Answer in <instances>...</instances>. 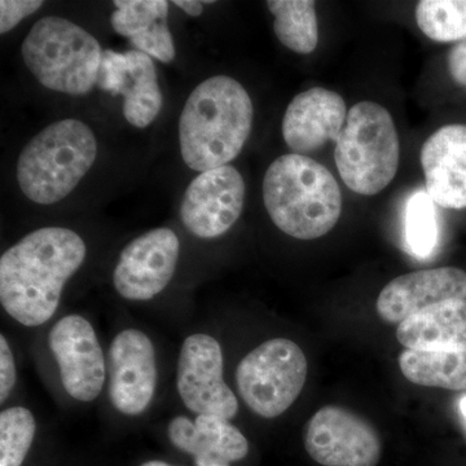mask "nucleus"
<instances>
[{
	"instance_id": "1",
	"label": "nucleus",
	"mask_w": 466,
	"mask_h": 466,
	"mask_svg": "<svg viewBox=\"0 0 466 466\" xmlns=\"http://www.w3.org/2000/svg\"><path fill=\"white\" fill-rule=\"evenodd\" d=\"M86 254L84 238L72 229L45 227L29 233L0 258L2 308L24 327L47 323Z\"/></svg>"
},
{
	"instance_id": "2",
	"label": "nucleus",
	"mask_w": 466,
	"mask_h": 466,
	"mask_svg": "<svg viewBox=\"0 0 466 466\" xmlns=\"http://www.w3.org/2000/svg\"><path fill=\"white\" fill-rule=\"evenodd\" d=\"M253 103L231 76H211L189 95L179 119L180 152L195 171L227 167L238 155L253 127Z\"/></svg>"
},
{
	"instance_id": "3",
	"label": "nucleus",
	"mask_w": 466,
	"mask_h": 466,
	"mask_svg": "<svg viewBox=\"0 0 466 466\" xmlns=\"http://www.w3.org/2000/svg\"><path fill=\"white\" fill-rule=\"evenodd\" d=\"M267 213L280 231L299 240H315L339 222L342 195L333 174L308 156L276 158L263 179Z\"/></svg>"
},
{
	"instance_id": "4",
	"label": "nucleus",
	"mask_w": 466,
	"mask_h": 466,
	"mask_svg": "<svg viewBox=\"0 0 466 466\" xmlns=\"http://www.w3.org/2000/svg\"><path fill=\"white\" fill-rule=\"evenodd\" d=\"M96 157V137L87 125L75 118L55 122L21 152L18 187L35 204H56L73 192Z\"/></svg>"
},
{
	"instance_id": "5",
	"label": "nucleus",
	"mask_w": 466,
	"mask_h": 466,
	"mask_svg": "<svg viewBox=\"0 0 466 466\" xmlns=\"http://www.w3.org/2000/svg\"><path fill=\"white\" fill-rule=\"evenodd\" d=\"M21 52L27 69L48 90L79 96L97 85L103 57L99 42L66 18L36 21Z\"/></svg>"
},
{
	"instance_id": "6",
	"label": "nucleus",
	"mask_w": 466,
	"mask_h": 466,
	"mask_svg": "<svg viewBox=\"0 0 466 466\" xmlns=\"http://www.w3.org/2000/svg\"><path fill=\"white\" fill-rule=\"evenodd\" d=\"M342 182L352 192L373 196L398 173L400 144L394 119L375 101H360L349 110L334 150Z\"/></svg>"
},
{
	"instance_id": "7",
	"label": "nucleus",
	"mask_w": 466,
	"mask_h": 466,
	"mask_svg": "<svg viewBox=\"0 0 466 466\" xmlns=\"http://www.w3.org/2000/svg\"><path fill=\"white\" fill-rule=\"evenodd\" d=\"M308 359L296 342L272 339L251 350L236 370V385L251 412L276 419L299 400L308 380Z\"/></svg>"
},
{
	"instance_id": "8",
	"label": "nucleus",
	"mask_w": 466,
	"mask_h": 466,
	"mask_svg": "<svg viewBox=\"0 0 466 466\" xmlns=\"http://www.w3.org/2000/svg\"><path fill=\"white\" fill-rule=\"evenodd\" d=\"M222 346L214 337L196 333L184 339L177 359V388L187 410L196 415L232 420L238 400L225 381Z\"/></svg>"
},
{
	"instance_id": "9",
	"label": "nucleus",
	"mask_w": 466,
	"mask_h": 466,
	"mask_svg": "<svg viewBox=\"0 0 466 466\" xmlns=\"http://www.w3.org/2000/svg\"><path fill=\"white\" fill-rule=\"evenodd\" d=\"M303 443L321 466H377L381 438L363 417L339 406L320 408L306 424Z\"/></svg>"
},
{
	"instance_id": "10",
	"label": "nucleus",
	"mask_w": 466,
	"mask_h": 466,
	"mask_svg": "<svg viewBox=\"0 0 466 466\" xmlns=\"http://www.w3.org/2000/svg\"><path fill=\"white\" fill-rule=\"evenodd\" d=\"M48 346L64 390L82 403L96 400L106 385L108 368L90 321L81 315L61 318L48 334Z\"/></svg>"
},
{
	"instance_id": "11",
	"label": "nucleus",
	"mask_w": 466,
	"mask_h": 466,
	"mask_svg": "<svg viewBox=\"0 0 466 466\" xmlns=\"http://www.w3.org/2000/svg\"><path fill=\"white\" fill-rule=\"evenodd\" d=\"M109 400L125 416H139L152 403L157 389V358L152 339L127 328L112 343L108 355Z\"/></svg>"
},
{
	"instance_id": "12",
	"label": "nucleus",
	"mask_w": 466,
	"mask_h": 466,
	"mask_svg": "<svg viewBox=\"0 0 466 466\" xmlns=\"http://www.w3.org/2000/svg\"><path fill=\"white\" fill-rule=\"evenodd\" d=\"M180 242L170 228H156L126 245L113 272L122 299L144 302L158 296L173 280Z\"/></svg>"
},
{
	"instance_id": "13",
	"label": "nucleus",
	"mask_w": 466,
	"mask_h": 466,
	"mask_svg": "<svg viewBox=\"0 0 466 466\" xmlns=\"http://www.w3.org/2000/svg\"><path fill=\"white\" fill-rule=\"evenodd\" d=\"M244 202V177L227 165L205 171L192 180L184 193L180 218L196 238H216L238 222Z\"/></svg>"
},
{
	"instance_id": "14",
	"label": "nucleus",
	"mask_w": 466,
	"mask_h": 466,
	"mask_svg": "<svg viewBox=\"0 0 466 466\" xmlns=\"http://www.w3.org/2000/svg\"><path fill=\"white\" fill-rule=\"evenodd\" d=\"M97 86L113 96H124V116L134 127H148L161 112L164 99L157 70L152 57L143 52L103 51Z\"/></svg>"
},
{
	"instance_id": "15",
	"label": "nucleus",
	"mask_w": 466,
	"mask_h": 466,
	"mask_svg": "<svg viewBox=\"0 0 466 466\" xmlns=\"http://www.w3.org/2000/svg\"><path fill=\"white\" fill-rule=\"evenodd\" d=\"M450 299H466V272L438 267L398 276L377 299V312L386 323L398 324L422 309Z\"/></svg>"
},
{
	"instance_id": "16",
	"label": "nucleus",
	"mask_w": 466,
	"mask_h": 466,
	"mask_svg": "<svg viewBox=\"0 0 466 466\" xmlns=\"http://www.w3.org/2000/svg\"><path fill=\"white\" fill-rule=\"evenodd\" d=\"M341 95L323 87L300 92L288 106L283 119L285 143L297 155L306 156L336 143L348 119Z\"/></svg>"
},
{
	"instance_id": "17",
	"label": "nucleus",
	"mask_w": 466,
	"mask_h": 466,
	"mask_svg": "<svg viewBox=\"0 0 466 466\" xmlns=\"http://www.w3.org/2000/svg\"><path fill=\"white\" fill-rule=\"evenodd\" d=\"M426 192L434 204L451 210L466 208V126L435 131L421 148Z\"/></svg>"
},
{
	"instance_id": "18",
	"label": "nucleus",
	"mask_w": 466,
	"mask_h": 466,
	"mask_svg": "<svg viewBox=\"0 0 466 466\" xmlns=\"http://www.w3.org/2000/svg\"><path fill=\"white\" fill-rule=\"evenodd\" d=\"M168 440L174 447L192 456L196 466H231L249 453L245 435L222 417L177 416L168 422Z\"/></svg>"
},
{
	"instance_id": "19",
	"label": "nucleus",
	"mask_w": 466,
	"mask_h": 466,
	"mask_svg": "<svg viewBox=\"0 0 466 466\" xmlns=\"http://www.w3.org/2000/svg\"><path fill=\"white\" fill-rule=\"evenodd\" d=\"M110 24L119 35L130 39L137 51L168 64L174 60L173 35L167 26V0H116Z\"/></svg>"
},
{
	"instance_id": "20",
	"label": "nucleus",
	"mask_w": 466,
	"mask_h": 466,
	"mask_svg": "<svg viewBox=\"0 0 466 466\" xmlns=\"http://www.w3.org/2000/svg\"><path fill=\"white\" fill-rule=\"evenodd\" d=\"M397 339L408 350H466V299H450L401 321Z\"/></svg>"
},
{
	"instance_id": "21",
	"label": "nucleus",
	"mask_w": 466,
	"mask_h": 466,
	"mask_svg": "<svg viewBox=\"0 0 466 466\" xmlns=\"http://www.w3.org/2000/svg\"><path fill=\"white\" fill-rule=\"evenodd\" d=\"M400 367L408 381L416 385L466 390V350L424 351L406 349L400 354Z\"/></svg>"
},
{
	"instance_id": "22",
	"label": "nucleus",
	"mask_w": 466,
	"mask_h": 466,
	"mask_svg": "<svg viewBox=\"0 0 466 466\" xmlns=\"http://www.w3.org/2000/svg\"><path fill=\"white\" fill-rule=\"evenodd\" d=\"M279 41L290 51L309 55L319 43L317 7L312 0H268Z\"/></svg>"
},
{
	"instance_id": "23",
	"label": "nucleus",
	"mask_w": 466,
	"mask_h": 466,
	"mask_svg": "<svg viewBox=\"0 0 466 466\" xmlns=\"http://www.w3.org/2000/svg\"><path fill=\"white\" fill-rule=\"evenodd\" d=\"M416 21L435 42L466 41V0H422L416 7Z\"/></svg>"
},
{
	"instance_id": "24",
	"label": "nucleus",
	"mask_w": 466,
	"mask_h": 466,
	"mask_svg": "<svg viewBox=\"0 0 466 466\" xmlns=\"http://www.w3.org/2000/svg\"><path fill=\"white\" fill-rule=\"evenodd\" d=\"M36 421L25 407H11L0 413V466H21L32 449Z\"/></svg>"
},
{
	"instance_id": "25",
	"label": "nucleus",
	"mask_w": 466,
	"mask_h": 466,
	"mask_svg": "<svg viewBox=\"0 0 466 466\" xmlns=\"http://www.w3.org/2000/svg\"><path fill=\"white\" fill-rule=\"evenodd\" d=\"M406 238L410 250L419 258L431 256L437 247V211L434 201L426 191L413 193L407 202Z\"/></svg>"
},
{
	"instance_id": "26",
	"label": "nucleus",
	"mask_w": 466,
	"mask_h": 466,
	"mask_svg": "<svg viewBox=\"0 0 466 466\" xmlns=\"http://www.w3.org/2000/svg\"><path fill=\"white\" fill-rule=\"evenodd\" d=\"M43 5L41 0H2L0 2V33L5 34L21 20L35 14Z\"/></svg>"
},
{
	"instance_id": "27",
	"label": "nucleus",
	"mask_w": 466,
	"mask_h": 466,
	"mask_svg": "<svg viewBox=\"0 0 466 466\" xmlns=\"http://www.w3.org/2000/svg\"><path fill=\"white\" fill-rule=\"evenodd\" d=\"M14 352L5 336H0V403L8 400L17 381Z\"/></svg>"
},
{
	"instance_id": "28",
	"label": "nucleus",
	"mask_w": 466,
	"mask_h": 466,
	"mask_svg": "<svg viewBox=\"0 0 466 466\" xmlns=\"http://www.w3.org/2000/svg\"><path fill=\"white\" fill-rule=\"evenodd\" d=\"M449 70L456 84L466 86V41L458 43L449 54Z\"/></svg>"
},
{
	"instance_id": "29",
	"label": "nucleus",
	"mask_w": 466,
	"mask_h": 466,
	"mask_svg": "<svg viewBox=\"0 0 466 466\" xmlns=\"http://www.w3.org/2000/svg\"><path fill=\"white\" fill-rule=\"evenodd\" d=\"M173 5L183 9L187 15L192 17L201 16L204 12V3L198 2V0H174Z\"/></svg>"
},
{
	"instance_id": "30",
	"label": "nucleus",
	"mask_w": 466,
	"mask_h": 466,
	"mask_svg": "<svg viewBox=\"0 0 466 466\" xmlns=\"http://www.w3.org/2000/svg\"><path fill=\"white\" fill-rule=\"evenodd\" d=\"M140 466H174V465L167 464V462H165V461H159V460H152V461L144 462V464L140 465Z\"/></svg>"
},
{
	"instance_id": "31",
	"label": "nucleus",
	"mask_w": 466,
	"mask_h": 466,
	"mask_svg": "<svg viewBox=\"0 0 466 466\" xmlns=\"http://www.w3.org/2000/svg\"><path fill=\"white\" fill-rule=\"evenodd\" d=\"M460 410H461L462 416L466 420V397L462 398L461 401H460Z\"/></svg>"
}]
</instances>
